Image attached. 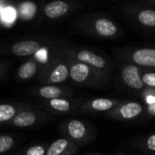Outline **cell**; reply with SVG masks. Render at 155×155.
<instances>
[{
	"label": "cell",
	"mask_w": 155,
	"mask_h": 155,
	"mask_svg": "<svg viewBox=\"0 0 155 155\" xmlns=\"http://www.w3.org/2000/svg\"><path fill=\"white\" fill-rule=\"evenodd\" d=\"M26 154L27 155H45V148L40 145L33 146V147H30L27 150Z\"/></svg>",
	"instance_id": "7402d4cb"
},
{
	"label": "cell",
	"mask_w": 155,
	"mask_h": 155,
	"mask_svg": "<svg viewBox=\"0 0 155 155\" xmlns=\"http://www.w3.org/2000/svg\"><path fill=\"white\" fill-rule=\"evenodd\" d=\"M132 61L141 67L155 68V48H140L135 50L131 56Z\"/></svg>",
	"instance_id": "3957f363"
},
{
	"label": "cell",
	"mask_w": 155,
	"mask_h": 155,
	"mask_svg": "<svg viewBox=\"0 0 155 155\" xmlns=\"http://www.w3.org/2000/svg\"><path fill=\"white\" fill-rule=\"evenodd\" d=\"M15 143V140L9 135L0 136V153H4L10 150Z\"/></svg>",
	"instance_id": "ffe728a7"
},
{
	"label": "cell",
	"mask_w": 155,
	"mask_h": 155,
	"mask_svg": "<svg viewBox=\"0 0 155 155\" xmlns=\"http://www.w3.org/2000/svg\"><path fill=\"white\" fill-rule=\"evenodd\" d=\"M37 71V66L34 62H26L24 63L19 70H18V75L21 79L23 80H28V79H30L31 77L34 76V74L36 73Z\"/></svg>",
	"instance_id": "2e32d148"
},
{
	"label": "cell",
	"mask_w": 155,
	"mask_h": 155,
	"mask_svg": "<svg viewBox=\"0 0 155 155\" xmlns=\"http://www.w3.org/2000/svg\"><path fill=\"white\" fill-rule=\"evenodd\" d=\"M90 75L89 66L83 63H78L71 67L69 70V76L71 79L77 82L84 81Z\"/></svg>",
	"instance_id": "ba28073f"
},
{
	"label": "cell",
	"mask_w": 155,
	"mask_h": 155,
	"mask_svg": "<svg viewBox=\"0 0 155 155\" xmlns=\"http://www.w3.org/2000/svg\"><path fill=\"white\" fill-rule=\"evenodd\" d=\"M37 120V116L31 111H22L14 118V124L18 127H28L33 125Z\"/></svg>",
	"instance_id": "30bf717a"
},
{
	"label": "cell",
	"mask_w": 155,
	"mask_h": 155,
	"mask_svg": "<svg viewBox=\"0 0 155 155\" xmlns=\"http://www.w3.org/2000/svg\"><path fill=\"white\" fill-rule=\"evenodd\" d=\"M143 113V107L137 101H129L118 108L115 116L122 120H133Z\"/></svg>",
	"instance_id": "7a4b0ae2"
},
{
	"label": "cell",
	"mask_w": 155,
	"mask_h": 155,
	"mask_svg": "<svg viewBox=\"0 0 155 155\" xmlns=\"http://www.w3.org/2000/svg\"><path fill=\"white\" fill-rule=\"evenodd\" d=\"M147 114L150 117H154L155 118V101L150 104H147Z\"/></svg>",
	"instance_id": "603a6c76"
},
{
	"label": "cell",
	"mask_w": 155,
	"mask_h": 155,
	"mask_svg": "<svg viewBox=\"0 0 155 155\" xmlns=\"http://www.w3.org/2000/svg\"><path fill=\"white\" fill-rule=\"evenodd\" d=\"M40 48V44L33 40H26L14 44L12 46V52L19 57H25L36 53Z\"/></svg>",
	"instance_id": "277c9868"
},
{
	"label": "cell",
	"mask_w": 155,
	"mask_h": 155,
	"mask_svg": "<svg viewBox=\"0 0 155 155\" xmlns=\"http://www.w3.org/2000/svg\"><path fill=\"white\" fill-rule=\"evenodd\" d=\"M68 9V6L66 2L57 0L48 4L45 7V14L49 18H57L63 16Z\"/></svg>",
	"instance_id": "5b68a950"
},
{
	"label": "cell",
	"mask_w": 155,
	"mask_h": 155,
	"mask_svg": "<svg viewBox=\"0 0 155 155\" xmlns=\"http://www.w3.org/2000/svg\"><path fill=\"white\" fill-rule=\"evenodd\" d=\"M95 29L102 37H113L118 31L116 25L106 18H99L96 20Z\"/></svg>",
	"instance_id": "8992f818"
},
{
	"label": "cell",
	"mask_w": 155,
	"mask_h": 155,
	"mask_svg": "<svg viewBox=\"0 0 155 155\" xmlns=\"http://www.w3.org/2000/svg\"><path fill=\"white\" fill-rule=\"evenodd\" d=\"M49 104L53 109H55L58 111H68L70 108V104L68 101L59 99V98L51 99Z\"/></svg>",
	"instance_id": "d6986e66"
},
{
	"label": "cell",
	"mask_w": 155,
	"mask_h": 155,
	"mask_svg": "<svg viewBox=\"0 0 155 155\" xmlns=\"http://www.w3.org/2000/svg\"><path fill=\"white\" fill-rule=\"evenodd\" d=\"M141 81L147 87L155 89V72H145L141 76Z\"/></svg>",
	"instance_id": "44dd1931"
},
{
	"label": "cell",
	"mask_w": 155,
	"mask_h": 155,
	"mask_svg": "<svg viewBox=\"0 0 155 155\" xmlns=\"http://www.w3.org/2000/svg\"><path fill=\"white\" fill-rule=\"evenodd\" d=\"M68 131L71 138L75 140H81L86 135V127L81 120H73L68 124Z\"/></svg>",
	"instance_id": "9c48e42d"
},
{
	"label": "cell",
	"mask_w": 155,
	"mask_h": 155,
	"mask_svg": "<svg viewBox=\"0 0 155 155\" xmlns=\"http://www.w3.org/2000/svg\"><path fill=\"white\" fill-rule=\"evenodd\" d=\"M140 149L143 151L155 155V133L150 134L147 137L140 140Z\"/></svg>",
	"instance_id": "5bb4252c"
},
{
	"label": "cell",
	"mask_w": 155,
	"mask_h": 155,
	"mask_svg": "<svg viewBox=\"0 0 155 155\" xmlns=\"http://www.w3.org/2000/svg\"><path fill=\"white\" fill-rule=\"evenodd\" d=\"M68 146V141L65 139L55 140L47 150L46 155H61Z\"/></svg>",
	"instance_id": "4fadbf2b"
},
{
	"label": "cell",
	"mask_w": 155,
	"mask_h": 155,
	"mask_svg": "<svg viewBox=\"0 0 155 155\" xmlns=\"http://www.w3.org/2000/svg\"><path fill=\"white\" fill-rule=\"evenodd\" d=\"M39 94L46 99H55L61 95V91L59 88L55 86H45L39 89Z\"/></svg>",
	"instance_id": "ac0fdd59"
},
{
	"label": "cell",
	"mask_w": 155,
	"mask_h": 155,
	"mask_svg": "<svg viewBox=\"0 0 155 155\" xmlns=\"http://www.w3.org/2000/svg\"><path fill=\"white\" fill-rule=\"evenodd\" d=\"M68 75H69V71L68 68L63 64H59L53 69L50 75V81L54 83L63 82L64 81L67 80Z\"/></svg>",
	"instance_id": "7c38bea8"
},
{
	"label": "cell",
	"mask_w": 155,
	"mask_h": 155,
	"mask_svg": "<svg viewBox=\"0 0 155 155\" xmlns=\"http://www.w3.org/2000/svg\"><path fill=\"white\" fill-rule=\"evenodd\" d=\"M138 21L146 28H155V10L141 9L137 15Z\"/></svg>",
	"instance_id": "8fae6325"
},
{
	"label": "cell",
	"mask_w": 155,
	"mask_h": 155,
	"mask_svg": "<svg viewBox=\"0 0 155 155\" xmlns=\"http://www.w3.org/2000/svg\"><path fill=\"white\" fill-rule=\"evenodd\" d=\"M121 78L124 83L132 90L140 91L144 87L139 68L136 65H127L121 71Z\"/></svg>",
	"instance_id": "6da1fadb"
},
{
	"label": "cell",
	"mask_w": 155,
	"mask_h": 155,
	"mask_svg": "<svg viewBox=\"0 0 155 155\" xmlns=\"http://www.w3.org/2000/svg\"><path fill=\"white\" fill-rule=\"evenodd\" d=\"M117 104L116 101L109 99H96L91 102V108L98 111H105L112 109Z\"/></svg>",
	"instance_id": "9a60e30c"
},
{
	"label": "cell",
	"mask_w": 155,
	"mask_h": 155,
	"mask_svg": "<svg viewBox=\"0 0 155 155\" xmlns=\"http://www.w3.org/2000/svg\"><path fill=\"white\" fill-rule=\"evenodd\" d=\"M78 58L81 62L88 63L95 68H102L106 66V61L103 59V58L89 51V50H81L78 54Z\"/></svg>",
	"instance_id": "52a82bcc"
},
{
	"label": "cell",
	"mask_w": 155,
	"mask_h": 155,
	"mask_svg": "<svg viewBox=\"0 0 155 155\" xmlns=\"http://www.w3.org/2000/svg\"><path fill=\"white\" fill-rule=\"evenodd\" d=\"M120 155H124V154H120Z\"/></svg>",
	"instance_id": "cb8c5ba5"
},
{
	"label": "cell",
	"mask_w": 155,
	"mask_h": 155,
	"mask_svg": "<svg viewBox=\"0 0 155 155\" xmlns=\"http://www.w3.org/2000/svg\"><path fill=\"white\" fill-rule=\"evenodd\" d=\"M16 115V110L12 105L1 104L0 105V122L8 121L13 119Z\"/></svg>",
	"instance_id": "e0dca14e"
}]
</instances>
